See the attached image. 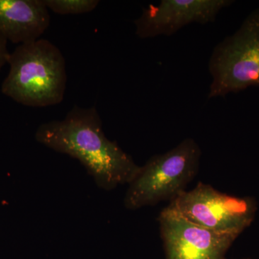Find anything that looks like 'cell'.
I'll return each instance as SVG.
<instances>
[{
  "label": "cell",
  "instance_id": "8fae6325",
  "mask_svg": "<svg viewBox=\"0 0 259 259\" xmlns=\"http://www.w3.org/2000/svg\"><path fill=\"white\" fill-rule=\"evenodd\" d=\"M225 259H226V258H225Z\"/></svg>",
  "mask_w": 259,
  "mask_h": 259
},
{
  "label": "cell",
  "instance_id": "ba28073f",
  "mask_svg": "<svg viewBox=\"0 0 259 259\" xmlns=\"http://www.w3.org/2000/svg\"><path fill=\"white\" fill-rule=\"evenodd\" d=\"M50 22L44 0H0V33L13 44L38 40Z\"/></svg>",
  "mask_w": 259,
  "mask_h": 259
},
{
  "label": "cell",
  "instance_id": "5b68a950",
  "mask_svg": "<svg viewBox=\"0 0 259 259\" xmlns=\"http://www.w3.org/2000/svg\"><path fill=\"white\" fill-rule=\"evenodd\" d=\"M168 206L197 226L239 236L253 223L257 210L252 197L228 195L202 182L184 192Z\"/></svg>",
  "mask_w": 259,
  "mask_h": 259
},
{
  "label": "cell",
  "instance_id": "6da1fadb",
  "mask_svg": "<svg viewBox=\"0 0 259 259\" xmlns=\"http://www.w3.org/2000/svg\"><path fill=\"white\" fill-rule=\"evenodd\" d=\"M35 138L56 152L77 159L104 190L129 184L141 168L117 142L107 139L95 107L74 105L63 120L39 126Z\"/></svg>",
  "mask_w": 259,
  "mask_h": 259
},
{
  "label": "cell",
  "instance_id": "277c9868",
  "mask_svg": "<svg viewBox=\"0 0 259 259\" xmlns=\"http://www.w3.org/2000/svg\"><path fill=\"white\" fill-rule=\"evenodd\" d=\"M208 66L209 99L259 87V8L214 47Z\"/></svg>",
  "mask_w": 259,
  "mask_h": 259
},
{
  "label": "cell",
  "instance_id": "3957f363",
  "mask_svg": "<svg viewBox=\"0 0 259 259\" xmlns=\"http://www.w3.org/2000/svg\"><path fill=\"white\" fill-rule=\"evenodd\" d=\"M201 156L199 145L188 138L170 151L150 158L128 184L126 208L136 210L161 202L171 203L187 191L198 173Z\"/></svg>",
  "mask_w": 259,
  "mask_h": 259
},
{
  "label": "cell",
  "instance_id": "52a82bcc",
  "mask_svg": "<svg viewBox=\"0 0 259 259\" xmlns=\"http://www.w3.org/2000/svg\"><path fill=\"white\" fill-rule=\"evenodd\" d=\"M231 0H162L149 5L134 21L139 38L170 36L192 23L205 25L215 20Z\"/></svg>",
  "mask_w": 259,
  "mask_h": 259
},
{
  "label": "cell",
  "instance_id": "9c48e42d",
  "mask_svg": "<svg viewBox=\"0 0 259 259\" xmlns=\"http://www.w3.org/2000/svg\"><path fill=\"white\" fill-rule=\"evenodd\" d=\"M48 9L59 15H81L97 8L98 0H44Z\"/></svg>",
  "mask_w": 259,
  "mask_h": 259
},
{
  "label": "cell",
  "instance_id": "30bf717a",
  "mask_svg": "<svg viewBox=\"0 0 259 259\" xmlns=\"http://www.w3.org/2000/svg\"><path fill=\"white\" fill-rule=\"evenodd\" d=\"M7 44H8V40L0 33V71L4 65L8 63L9 59L10 54L8 52Z\"/></svg>",
  "mask_w": 259,
  "mask_h": 259
},
{
  "label": "cell",
  "instance_id": "7a4b0ae2",
  "mask_svg": "<svg viewBox=\"0 0 259 259\" xmlns=\"http://www.w3.org/2000/svg\"><path fill=\"white\" fill-rule=\"evenodd\" d=\"M10 71L2 93L15 102L33 107L61 103L67 75L62 53L54 44L40 38L19 45L10 54Z\"/></svg>",
  "mask_w": 259,
  "mask_h": 259
},
{
  "label": "cell",
  "instance_id": "8992f818",
  "mask_svg": "<svg viewBox=\"0 0 259 259\" xmlns=\"http://www.w3.org/2000/svg\"><path fill=\"white\" fill-rule=\"evenodd\" d=\"M166 259H225L239 235L206 229L167 206L158 217Z\"/></svg>",
  "mask_w": 259,
  "mask_h": 259
}]
</instances>
